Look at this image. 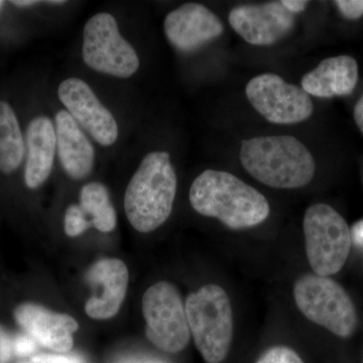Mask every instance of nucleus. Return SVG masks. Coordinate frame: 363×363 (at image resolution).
<instances>
[{"label":"nucleus","mask_w":363,"mask_h":363,"mask_svg":"<svg viewBox=\"0 0 363 363\" xmlns=\"http://www.w3.org/2000/svg\"><path fill=\"white\" fill-rule=\"evenodd\" d=\"M49 4H65V1H49Z\"/></svg>","instance_id":"7c9ffc66"},{"label":"nucleus","mask_w":363,"mask_h":363,"mask_svg":"<svg viewBox=\"0 0 363 363\" xmlns=\"http://www.w3.org/2000/svg\"><path fill=\"white\" fill-rule=\"evenodd\" d=\"M283 6L286 7V11H290L295 16V13H302L307 7L309 2L306 0H283Z\"/></svg>","instance_id":"a878e982"},{"label":"nucleus","mask_w":363,"mask_h":363,"mask_svg":"<svg viewBox=\"0 0 363 363\" xmlns=\"http://www.w3.org/2000/svg\"><path fill=\"white\" fill-rule=\"evenodd\" d=\"M257 363H304L302 358L292 348L286 346H274L267 350Z\"/></svg>","instance_id":"412c9836"},{"label":"nucleus","mask_w":363,"mask_h":363,"mask_svg":"<svg viewBox=\"0 0 363 363\" xmlns=\"http://www.w3.org/2000/svg\"><path fill=\"white\" fill-rule=\"evenodd\" d=\"M83 37V60L93 70L119 78L130 77L138 71V54L123 39L111 13L92 16L86 23Z\"/></svg>","instance_id":"6e6552de"},{"label":"nucleus","mask_w":363,"mask_h":363,"mask_svg":"<svg viewBox=\"0 0 363 363\" xmlns=\"http://www.w3.org/2000/svg\"><path fill=\"white\" fill-rule=\"evenodd\" d=\"M38 1H30V0H28V1H13V4L18 6H33V4H37Z\"/></svg>","instance_id":"c85d7f7f"},{"label":"nucleus","mask_w":363,"mask_h":363,"mask_svg":"<svg viewBox=\"0 0 363 363\" xmlns=\"http://www.w3.org/2000/svg\"><path fill=\"white\" fill-rule=\"evenodd\" d=\"M2 4H4V2H2V1H0V7H1V6H2Z\"/></svg>","instance_id":"2f4dec72"},{"label":"nucleus","mask_w":363,"mask_h":363,"mask_svg":"<svg viewBox=\"0 0 363 363\" xmlns=\"http://www.w3.org/2000/svg\"><path fill=\"white\" fill-rule=\"evenodd\" d=\"M16 363H72V360L71 357H62V355L40 354Z\"/></svg>","instance_id":"393cba45"},{"label":"nucleus","mask_w":363,"mask_h":363,"mask_svg":"<svg viewBox=\"0 0 363 363\" xmlns=\"http://www.w3.org/2000/svg\"><path fill=\"white\" fill-rule=\"evenodd\" d=\"M231 28L248 44L272 45L292 32L295 16L281 1L234 7L228 16Z\"/></svg>","instance_id":"9b49d317"},{"label":"nucleus","mask_w":363,"mask_h":363,"mask_svg":"<svg viewBox=\"0 0 363 363\" xmlns=\"http://www.w3.org/2000/svg\"><path fill=\"white\" fill-rule=\"evenodd\" d=\"M189 198L196 212L233 230L259 225L271 211L262 193L227 172H203L193 182Z\"/></svg>","instance_id":"f257e3e1"},{"label":"nucleus","mask_w":363,"mask_h":363,"mask_svg":"<svg viewBox=\"0 0 363 363\" xmlns=\"http://www.w3.org/2000/svg\"><path fill=\"white\" fill-rule=\"evenodd\" d=\"M71 357L72 363H82V362H81V360H80V358H79L77 357Z\"/></svg>","instance_id":"c756f323"},{"label":"nucleus","mask_w":363,"mask_h":363,"mask_svg":"<svg viewBox=\"0 0 363 363\" xmlns=\"http://www.w3.org/2000/svg\"><path fill=\"white\" fill-rule=\"evenodd\" d=\"M240 162L253 178L277 189L304 187L313 180L316 171L311 152L291 135L243 140Z\"/></svg>","instance_id":"f03ea898"},{"label":"nucleus","mask_w":363,"mask_h":363,"mask_svg":"<svg viewBox=\"0 0 363 363\" xmlns=\"http://www.w3.org/2000/svg\"><path fill=\"white\" fill-rule=\"evenodd\" d=\"M13 353V342L6 331L0 326V363L9 362Z\"/></svg>","instance_id":"b1692460"},{"label":"nucleus","mask_w":363,"mask_h":363,"mask_svg":"<svg viewBox=\"0 0 363 363\" xmlns=\"http://www.w3.org/2000/svg\"><path fill=\"white\" fill-rule=\"evenodd\" d=\"M245 93L253 108L272 123H303L314 111L311 97L302 87L289 84L274 74L252 78Z\"/></svg>","instance_id":"1a4fd4ad"},{"label":"nucleus","mask_w":363,"mask_h":363,"mask_svg":"<svg viewBox=\"0 0 363 363\" xmlns=\"http://www.w3.org/2000/svg\"><path fill=\"white\" fill-rule=\"evenodd\" d=\"M26 184L30 189L39 188L49 178L56 154V130L51 119L45 116L33 119L26 131Z\"/></svg>","instance_id":"f3484780"},{"label":"nucleus","mask_w":363,"mask_h":363,"mask_svg":"<svg viewBox=\"0 0 363 363\" xmlns=\"http://www.w3.org/2000/svg\"><path fill=\"white\" fill-rule=\"evenodd\" d=\"M128 269L123 260L104 259L98 260L88 269L86 281L101 293L93 295L85 306L86 314L97 320H106L116 316L126 292H128Z\"/></svg>","instance_id":"ddd939ff"},{"label":"nucleus","mask_w":363,"mask_h":363,"mask_svg":"<svg viewBox=\"0 0 363 363\" xmlns=\"http://www.w3.org/2000/svg\"><path fill=\"white\" fill-rule=\"evenodd\" d=\"M351 238L354 245L363 248V220L358 221L351 229Z\"/></svg>","instance_id":"bb28decb"},{"label":"nucleus","mask_w":363,"mask_h":363,"mask_svg":"<svg viewBox=\"0 0 363 363\" xmlns=\"http://www.w3.org/2000/svg\"><path fill=\"white\" fill-rule=\"evenodd\" d=\"M167 39L181 52H193L220 37V18L206 6L186 4L171 11L164 23Z\"/></svg>","instance_id":"f8f14e48"},{"label":"nucleus","mask_w":363,"mask_h":363,"mask_svg":"<svg viewBox=\"0 0 363 363\" xmlns=\"http://www.w3.org/2000/svg\"><path fill=\"white\" fill-rule=\"evenodd\" d=\"M37 341L30 336L18 335L13 342V351L18 357H26L37 350Z\"/></svg>","instance_id":"5701e85b"},{"label":"nucleus","mask_w":363,"mask_h":363,"mask_svg":"<svg viewBox=\"0 0 363 363\" xmlns=\"http://www.w3.org/2000/svg\"><path fill=\"white\" fill-rule=\"evenodd\" d=\"M91 226L101 233H111L116 226V212L112 206L109 193L102 184H87L81 189L80 205Z\"/></svg>","instance_id":"6ab92c4d"},{"label":"nucleus","mask_w":363,"mask_h":363,"mask_svg":"<svg viewBox=\"0 0 363 363\" xmlns=\"http://www.w3.org/2000/svg\"><path fill=\"white\" fill-rule=\"evenodd\" d=\"M354 121L358 128L363 133V95L358 100L354 107Z\"/></svg>","instance_id":"cd10ccee"},{"label":"nucleus","mask_w":363,"mask_h":363,"mask_svg":"<svg viewBox=\"0 0 363 363\" xmlns=\"http://www.w3.org/2000/svg\"><path fill=\"white\" fill-rule=\"evenodd\" d=\"M294 298L303 315L341 338H348L357 326V313L342 286L329 277L307 274L294 286Z\"/></svg>","instance_id":"39448f33"},{"label":"nucleus","mask_w":363,"mask_h":363,"mask_svg":"<svg viewBox=\"0 0 363 363\" xmlns=\"http://www.w3.org/2000/svg\"><path fill=\"white\" fill-rule=\"evenodd\" d=\"M362 363H363V362H362Z\"/></svg>","instance_id":"473e14b6"},{"label":"nucleus","mask_w":363,"mask_h":363,"mask_svg":"<svg viewBox=\"0 0 363 363\" xmlns=\"http://www.w3.org/2000/svg\"><path fill=\"white\" fill-rule=\"evenodd\" d=\"M64 223L65 233L71 238L80 235L91 227L89 220L79 205H71L67 209Z\"/></svg>","instance_id":"aec40b11"},{"label":"nucleus","mask_w":363,"mask_h":363,"mask_svg":"<svg viewBox=\"0 0 363 363\" xmlns=\"http://www.w3.org/2000/svg\"><path fill=\"white\" fill-rule=\"evenodd\" d=\"M306 253L317 276L340 272L350 255L352 238L347 222L333 207L315 204L304 217Z\"/></svg>","instance_id":"423d86ee"},{"label":"nucleus","mask_w":363,"mask_h":363,"mask_svg":"<svg viewBox=\"0 0 363 363\" xmlns=\"http://www.w3.org/2000/svg\"><path fill=\"white\" fill-rule=\"evenodd\" d=\"M334 4L348 20H358L363 16V0H337Z\"/></svg>","instance_id":"4be33fe9"},{"label":"nucleus","mask_w":363,"mask_h":363,"mask_svg":"<svg viewBox=\"0 0 363 363\" xmlns=\"http://www.w3.org/2000/svg\"><path fill=\"white\" fill-rule=\"evenodd\" d=\"M58 95L67 111L99 145L109 147L118 138V125L104 106L81 79H66L59 86Z\"/></svg>","instance_id":"9d476101"},{"label":"nucleus","mask_w":363,"mask_h":363,"mask_svg":"<svg viewBox=\"0 0 363 363\" xmlns=\"http://www.w3.org/2000/svg\"><path fill=\"white\" fill-rule=\"evenodd\" d=\"M145 335L160 350L178 353L187 347L191 332L185 306L176 286L159 281L143 298Z\"/></svg>","instance_id":"0eeeda50"},{"label":"nucleus","mask_w":363,"mask_h":363,"mask_svg":"<svg viewBox=\"0 0 363 363\" xmlns=\"http://www.w3.org/2000/svg\"><path fill=\"white\" fill-rule=\"evenodd\" d=\"M25 154L23 135L11 105L0 101V171L9 174L20 167Z\"/></svg>","instance_id":"a211bd4d"},{"label":"nucleus","mask_w":363,"mask_h":363,"mask_svg":"<svg viewBox=\"0 0 363 363\" xmlns=\"http://www.w3.org/2000/svg\"><path fill=\"white\" fill-rule=\"evenodd\" d=\"M358 82L357 62L347 55L325 59L302 79L303 90L319 98L346 96Z\"/></svg>","instance_id":"dca6fc26"},{"label":"nucleus","mask_w":363,"mask_h":363,"mask_svg":"<svg viewBox=\"0 0 363 363\" xmlns=\"http://www.w3.org/2000/svg\"><path fill=\"white\" fill-rule=\"evenodd\" d=\"M56 136L60 162L67 175L75 180L86 178L94 166V147L67 111L57 113Z\"/></svg>","instance_id":"2eb2a0df"},{"label":"nucleus","mask_w":363,"mask_h":363,"mask_svg":"<svg viewBox=\"0 0 363 363\" xmlns=\"http://www.w3.org/2000/svg\"><path fill=\"white\" fill-rule=\"evenodd\" d=\"M14 318L21 328L44 347L59 353L69 352L73 347V334L79 329L73 317L26 303L16 308Z\"/></svg>","instance_id":"4468645a"},{"label":"nucleus","mask_w":363,"mask_h":363,"mask_svg":"<svg viewBox=\"0 0 363 363\" xmlns=\"http://www.w3.org/2000/svg\"><path fill=\"white\" fill-rule=\"evenodd\" d=\"M186 316L196 346L207 363H221L233 339V313L228 295L221 286L207 285L190 294Z\"/></svg>","instance_id":"20e7f679"},{"label":"nucleus","mask_w":363,"mask_h":363,"mask_svg":"<svg viewBox=\"0 0 363 363\" xmlns=\"http://www.w3.org/2000/svg\"><path fill=\"white\" fill-rule=\"evenodd\" d=\"M177 193V175L166 152H152L143 157L126 188L124 210L135 230L149 233L171 215Z\"/></svg>","instance_id":"7ed1b4c3"}]
</instances>
